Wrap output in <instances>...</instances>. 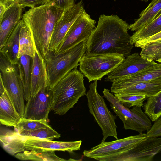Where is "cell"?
Masks as SVG:
<instances>
[{
    "mask_svg": "<svg viewBox=\"0 0 161 161\" xmlns=\"http://www.w3.org/2000/svg\"><path fill=\"white\" fill-rule=\"evenodd\" d=\"M20 134L27 137L50 140L55 138L58 139L61 137V135L53 128L40 129L32 131L25 132Z\"/></svg>",
    "mask_w": 161,
    "mask_h": 161,
    "instance_id": "obj_32",
    "label": "cell"
},
{
    "mask_svg": "<svg viewBox=\"0 0 161 161\" xmlns=\"http://www.w3.org/2000/svg\"><path fill=\"white\" fill-rule=\"evenodd\" d=\"M147 137L146 133H139L115 140L101 142L82 152L85 157L100 161H126L128 151Z\"/></svg>",
    "mask_w": 161,
    "mask_h": 161,
    "instance_id": "obj_5",
    "label": "cell"
},
{
    "mask_svg": "<svg viewBox=\"0 0 161 161\" xmlns=\"http://www.w3.org/2000/svg\"><path fill=\"white\" fill-rule=\"evenodd\" d=\"M27 138L15 130L13 131L3 128L0 129L1 145L6 151L12 155H14L25 150V143Z\"/></svg>",
    "mask_w": 161,
    "mask_h": 161,
    "instance_id": "obj_19",
    "label": "cell"
},
{
    "mask_svg": "<svg viewBox=\"0 0 161 161\" xmlns=\"http://www.w3.org/2000/svg\"><path fill=\"white\" fill-rule=\"evenodd\" d=\"M0 121L2 125L16 127L22 120L6 90L0 94Z\"/></svg>",
    "mask_w": 161,
    "mask_h": 161,
    "instance_id": "obj_20",
    "label": "cell"
},
{
    "mask_svg": "<svg viewBox=\"0 0 161 161\" xmlns=\"http://www.w3.org/2000/svg\"><path fill=\"white\" fill-rule=\"evenodd\" d=\"M76 0H47L46 3L52 4L57 8L66 11L75 4Z\"/></svg>",
    "mask_w": 161,
    "mask_h": 161,
    "instance_id": "obj_33",
    "label": "cell"
},
{
    "mask_svg": "<svg viewBox=\"0 0 161 161\" xmlns=\"http://www.w3.org/2000/svg\"><path fill=\"white\" fill-rule=\"evenodd\" d=\"M20 23L18 58L25 55L32 58L36 50L31 33L23 19Z\"/></svg>",
    "mask_w": 161,
    "mask_h": 161,
    "instance_id": "obj_26",
    "label": "cell"
},
{
    "mask_svg": "<svg viewBox=\"0 0 161 161\" xmlns=\"http://www.w3.org/2000/svg\"><path fill=\"white\" fill-rule=\"evenodd\" d=\"M129 24L117 15H101L86 42V54H122L126 58L133 47Z\"/></svg>",
    "mask_w": 161,
    "mask_h": 161,
    "instance_id": "obj_1",
    "label": "cell"
},
{
    "mask_svg": "<svg viewBox=\"0 0 161 161\" xmlns=\"http://www.w3.org/2000/svg\"><path fill=\"white\" fill-rule=\"evenodd\" d=\"M116 98L126 107L135 106L143 107V102L148 97L144 95L117 93L114 94Z\"/></svg>",
    "mask_w": 161,
    "mask_h": 161,
    "instance_id": "obj_31",
    "label": "cell"
},
{
    "mask_svg": "<svg viewBox=\"0 0 161 161\" xmlns=\"http://www.w3.org/2000/svg\"><path fill=\"white\" fill-rule=\"evenodd\" d=\"M161 39V31L147 38L138 41L134 43L135 47L142 48L150 43Z\"/></svg>",
    "mask_w": 161,
    "mask_h": 161,
    "instance_id": "obj_36",
    "label": "cell"
},
{
    "mask_svg": "<svg viewBox=\"0 0 161 161\" xmlns=\"http://www.w3.org/2000/svg\"><path fill=\"white\" fill-rule=\"evenodd\" d=\"M0 78L20 116H24L25 105L23 87L18 64L11 63L6 57L0 53Z\"/></svg>",
    "mask_w": 161,
    "mask_h": 161,
    "instance_id": "obj_9",
    "label": "cell"
},
{
    "mask_svg": "<svg viewBox=\"0 0 161 161\" xmlns=\"http://www.w3.org/2000/svg\"><path fill=\"white\" fill-rule=\"evenodd\" d=\"M97 84V80L91 83L86 94L89 111L101 129L103 136L101 142L109 136L118 139L116 117L109 110L103 97L98 92Z\"/></svg>",
    "mask_w": 161,
    "mask_h": 161,
    "instance_id": "obj_6",
    "label": "cell"
},
{
    "mask_svg": "<svg viewBox=\"0 0 161 161\" xmlns=\"http://www.w3.org/2000/svg\"><path fill=\"white\" fill-rule=\"evenodd\" d=\"M96 21L92 19L84 8L71 25L63 41L54 53L63 52L82 42H86L96 27Z\"/></svg>",
    "mask_w": 161,
    "mask_h": 161,
    "instance_id": "obj_10",
    "label": "cell"
},
{
    "mask_svg": "<svg viewBox=\"0 0 161 161\" xmlns=\"http://www.w3.org/2000/svg\"><path fill=\"white\" fill-rule=\"evenodd\" d=\"M103 97L110 103L111 108L121 119L125 130H131L139 133L147 131L152 126L151 120L141 107L135 106L130 109L124 105L109 90L104 88Z\"/></svg>",
    "mask_w": 161,
    "mask_h": 161,
    "instance_id": "obj_7",
    "label": "cell"
},
{
    "mask_svg": "<svg viewBox=\"0 0 161 161\" xmlns=\"http://www.w3.org/2000/svg\"><path fill=\"white\" fill-rule=\"evenodd\" d=\"M161 152V136L147 137L130 150L126 161H151Z\"/></svg>",
    "mask_w": 161,
    "mask_h": 161,
    "instance_id": "obj_15",
    "label": "cell"
},
{
    "mask_svg": "<svg viewBox=\"0 0 161 161\" xmlns=\"http://www.w3.org/2000/svg\"><path fill=\"white\" fill-rule=\"evenodd\" d=\"M122 54L89 55L85 53L79 62V69L89 82L99 80L118 66L125 59Z\"/></svg>",
    "mask_w": 161,
    "mask_h": 161,
    "instance_id": "obj_8",
    "label": "cell"
},
{
    "mask_svg": "<svg viewBox=\"0 0 161 161\" xmlns=\"http://www.w3.org/2000/svg\"><path fill=\"white\" fill-rule=\"evenodd\" d=\"M16 3L22 5L24 7H28L31 8L36 7L37 5L45 4L47 0H14Z\"/></svg>",
    "mask_w": 161,
    "mask_h": 161,
    "instance_id": "obj_35",
    "label": "cell"
},
{
    "mask_svg": "<svg viewBox=\"0 0 161 161\" xmlns=\"http://www.w3.org/2000/svg\"><path fill=\"white\" fill-rule=\"evenodd\" d=\"M145 2H147L149 0H139Z\"/></svg>",
    "mask_w": 161,
    "mask_h": 161,
    "instance_id": "obj_38",
    "label": "cell"
},
{
    "mask_svg": "<svg viewBox=\"0 0 161 161\" xmlns=\"http://www.w3.org/2000/svg\"><path fill=\"white\" fill-rule=\"evenodd\" d=\"M84 9L83 0H80L71 8L64 12L54 27L50 40L49 51L57 49L69 28Z\"/></svg>",
    "mask_w": 161,
    "mask_h": 161,
    "instance_id": "obj_12",
    "label": "cell"
},
{
    "mask_svg": "<svg viewBox=\"0 0 161 161\" xmlns=\"http://www.w3.org/2000/svg\"><path fill=\"white\" fill-rule=\"evenodd\" d=\"M142 49L140 55L143 58L161 63V39L147 44Z\"/></svg>",
    "mask_w": 161,
    "mask_h": 161,
    "instance_id": "obj_29",
    "label": "cell"
},
{
    "mask_svg": "<svg viewBox=\"0 0 161 161\" xmlns=\"http://www.w3.org/2000/svg\"><path fill=\"white\" fill-rule=\"evenodd\" d=\"M51 90L48 86L44 87L27 101L23 119L47 121L51 110Z\"/></svg>",
    "mask_w": 161,
    "mask_h": 161,
    "instance_id": "obj_11",
    "label": "cell"
},
{
    "mask_svg": "<svg viewBox=\"0 0 161 161\" xmlns=\"http://www.w3.org/2000/svg\"><path fill=\"white\" fill-rule=\"evenodd\" d=\"M144 112L152 122L161 116V90L155 95L147 98L144 104Z\"/></svg>",
    "mask_w": 161,
    "mask_h": 161,
    "instance_id": "obj_28",
    "label": "cell"
},
{
    "mask_svg": "<svg viewBox=\"0 0 161 161\" xmlns=\"http://www.w3.org/2000/svg\"><path fill=\"white\" fill-rule=\"evenodd\" d=\"M81 140L55 141L36 138L28 137L25 143V150L45 149L72 152L80 150Z\"/></svg>",
    "mask_w": 161,
    "mask_h": 161,
    "instance_id": "obj_16",
    "label": "cell"
},
{
    "mask_svg": "<svg viewBox=\"0 0 161 161\" xmlns=\"http://www.w3.org/2000/svg\"><path fill=\"white\" fill-rule=\"evenodd\" d=\"M161 90V82L151 81L138 83L120 89L115 93L144 95L148 97L155 95Z\"/></svg>",
    "mask_w": 161,
    "mask_h": 161,
    "instance_id": "obj_23",
    "label": "cell"
},
{
    "mask_svg": "<svg viewBox=\"0 0 161 161\" xmlns=\"http://www.w3.org/2000/svg\"><path fill=\"white\" fill-rule=\"evenodd\" d=\"M147 137H157L161 136V116L155 121L146 133Z\"/></svg>",
    "mask_w": 161,
    "mask_h": 161,
    "instance_id": "obj_34",
    "label": "cell"
},
{
    "mask_svg": "<svg viewBox=\"0 0 161 161\" xmlns=\"http://www.w3.org/2000/svg\"><path fill=\"white\" fill-rule=\"evenodd\" d=\"M151 81L161 82V63H156L136 73L117 80L113 82L111 92L114 94L120 89L138 83Z\"/></svg>",
    "mask_w": 161,
    "mask_h": 161,
    "instance_id": "obj_13",
    "label": "cell"
},
{
    "mask_svg": "<svg viewBox=\"0 0 161 161\" xmlns=\"http://www.w3.org/2000/svg\"><path fill=\"white\" fill-rule=\"evenodd\" d=\"M20 27V21L14 29L4 45L0 48V53L5 55L11 63L14 65L18 64L19 63L18 53Z\"/></svg>",
    "mask_w": 161,
    "mask_h": 161,
    "instance_id": "obj_22",
    "label": "cell"
},
{
    "mask_svg": "<svg viewBox=\"0 0 161 161\" xmlns=\"http://www.w3.org/2000/svg\"><path fill=\"white\" fill-rule=\"evenodd\" d=\"M156 63L149 61L142 57L140 54L135 53L126 57L114 69L108 73L105 81L113 82L117 80L136 73Z\"/></svg>",
    "mask_w": 161,
    "mask_h": 161,
    "instance_id": "obj_14",
    "label": "cell"
},
{
    "mask_svg": "<svg viewBox=\"0 0 161 161\" xmlns=\"http://www.w3.org/2000/svg\"><path fill=\"white\" fill-rule=\"evenodd\" d=\"M55 151L37 149L25 150L22 153H18L14 156L21 160L38 161H64L66 160L57 156Z\"/></svg>",
    "mask_w": 161,
    "mask_h": 161,
    "instance_id": "obj_25",
    "label": "cell"
},
{
    "mask_svg": "<svg viewBox=\"0 0 161 161\" xmlns=\"http://www.w3.org/2000/svg\"><path fill=\"white\" fill-rule=\"evenodd\" d=\"M15 3L14 0H0V19L6 11Z\"/></svg>",
    "mask_w": 161,
    "mask_h": 161,
    "instance_id": "obj_37",
    "label": "cell"
},
{
    "mask_svg": "<svg viewBox=\"0 0 161 161\" xmlns=\"http://www.w3.org/2000/svg\"><path fill=\"white\" fill-rule=\"evenodd\" d=\"M24 7L15 3L4 13L0 19V48L21 20Z\"/></svg>",
    "mask_w": 161,
    "mask_h": 161,
    "instance_id": "obj_17",
    "label": "cell"
},
{
    "mask_svg": "<svg viewBox=\"0 0 161 161\" xmlns=\"http://www.w3.org/2000/svg\"><path fill=\"white\" fill-rule=\"evenodd\" d=\"M42 128H52L47 121L44 120H32L22 119L18 124L14 130L19 134L32 131Z\"/></svg>",
    "mask_w": 161,
    "mask_h": 161,
    "instance_id": "obj_30",
    "label": "cell"
},
{
    "mask_svg": "<svg viewBox=\"0 0 161 161\" xmlns=\"http://www.w3.org/2000/svg\"><path fill=\"white\" fill-rule=\"evenodd\" d=\"M161 31V13L149 24L135 31L131 36L132 44L136 42L148 38Z\"/></svg>",
    "mask_w": 161,
    "mask_h": 161,
    "instance_id": "obj_27",
    "label": "cell"
},
{
    "mask_svg": "<svg viewBox=\"0 0 161 161\" xmlns=\"http://www.w3.org/2000/svg\"><path fill=\"white\" fill-rule=\"evenodd\" d=\"M86 42H82L63 52L49 51L44 59L46 69L47 86L51 90L61 78L79 65L86 52Z\"/></svg>",
    "mask_w": 161,
    "mask_h": 161,
    "instance_id": "obj_4",
    "label": "cell"
},
{
    "mask_svg": "<svg viewBox=\"0 0 161 161\" xmlns=\"http://www.w3.org/2000/svg\"><path fill=\"white\" fill-rule=\"evenodd\" d=\"M32 57L23 55L19 58L18 68L22 83L25 99L27 101L31 97V68Z\"/></svg>",
    "mask_w": 161,
    "mask_h": 161,
    "instance_id": "obj_24",
    "label": "cell"
},
{
    "mask_svg": "<svg viewBox=\"0 0 161 161\" xmlns=\"http://www.w3.org/2000/svg\"><path fill=\"white\" fill-rule=\"evenodd\" d=\"M84 77L81 72L74 69L51 89V110L54 114L64 115L73 108L80 97L86 95Z\"/></svg>",
    "mask_w": 161,
    "mask_h": 161,
    "instance_id": "obj_3",
    "label": "cell"
},
{
    "mask_svg": "<svg viewBox=\"0 0 161 161\" xmlns=\"http://www.w3.org/2000/svg\"><path fill=\"white\" fill-rule=\"evenodd\" d=\"M47 79L44 58L35 51L32 58L31 97H34L42 88L47 86Z\"/></svg>",
    "mask_w": 161,
    "mask_h": 161,
    "instance_id": "obj_18",
    "label": "cell"
},
{
    "mask_svg": "<svg viewBox=\"0 0 161 161\" xmlns=\"http://www.w3.org/2000/svg\"><path fill=\"white\" fill-rule=\"evenodd\" d=\"M160 153H161V152Z\"/></svg>",
    "mask_w": 161,
    "mask_h": 161,
    "instance_id": "obj_39",
    "label": "cell"
},
{
    "mask_svg": "<svg viewBox=\"0 0 161 161\" xmlns=\"http://www.w3.org/2000/svg\"><path fill=\"white\" fill-rule=\"evenodd\" d=\"M64 12L52 4L45 3L31 8L23 15L22 19L31 33L35 50L43 58L49 52L54 27Z\"/></svg>",
    "mask_w": 161,
    "mask_h": 161,
    "instance_id": "obj_2",
    "label": "cell"
},
{
    "mask_svg": "<svg viewBox=\"0 0 161 161\" xmlns=\"http://www.w3.org/2000/svg\"><path fill=\"white\" fill-rule=\"evenodd\" d=\"M161 13V0H152L147 7L139 14L134 22L129 25L128 29L137 31L147 25Z\"/></svg>",
    "mask_w": 161,
    "mask_h": 161,
    "instance_id": "obj_21",
    "label": "cell"
}]
</instances>
